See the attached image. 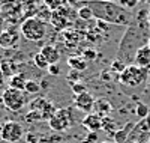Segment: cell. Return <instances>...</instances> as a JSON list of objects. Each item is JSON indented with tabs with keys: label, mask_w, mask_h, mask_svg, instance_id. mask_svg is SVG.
Wrapping results in <instances>:
<instances>
[{
	"label": "cell",
	"mask_w": 150,
	"mask_h": 143,
	"mask_svg": "<svg viewBox=\"0 0 150 143\" xmlns=\"http://www.w3.org/2000/svg\"><path fill=\"white\" fill-rule=\"evenodd\" d=\"M149 38H150L149 11H141L138 15H135L134 24H131L125 32V35L122 36L116 59L122 60L126 65H134L135 54L138 53L141 47L147 45Z\"/></svg>",
	"instance_id": "1"
},
{
	"label": "cell",
	"mask_w": 150,
	"mask_h": 143,
	"mask_svg": "<svg viewBox=\"0 0 150 143\" xmlns=\"http://www.w3.org/2000/svg\"><path fill=\"white\" fill-rule=\"evenodd\" d=\"M84 5L90 6L93 15L98 21L116 26H126L129 27L135 21V15L120 3L116 2H105V0H89Z\"/></svg>",
	"instance_id": "2"
},
{
	"label": "cell",
	"mask_w": 150,
	"mask_h": 143,
	"mask_svg": "<svg viewBox=\"0 0 150 143\" xmlns=\"http://www.w3.org/2000/svg\"><path fill=\"white\" fill-rule=\"evenodd\" d=\"M21 35L32 42L41 41L47 35V23L38 20L36 17H30L21 24Z\"/></svg>",
	"instance_id": "3"
},
{
	"label": "cell",
	"mask_w": 150,
	"mask_h": 143,
	"mask_svg": "<svg viewBox=\"0 0 150 143\" xmlns=\"http://www.w3.org/2000/svg\"><path fill=\"white\" fill-rule=\"evenodd\" d=\"M149 71L144 68H140L137 65H128L125 71L119 75V82L123 86H129V87H137L143 84L147 80Z\"/></svg>",
	"instance_id": "4"
},
{
	"label": "cell",
	"mask_w": 150,
	"mask_h": 143,
	"mask_svg": "<svg viewBox=\"0 0 150 143\" xmlns=\"http://www.w3.org/2000/svg\"><path fill=\"white\" fill-rule=\"evenodd\" d=\"M0 101L3 102V106H5L8 110H11V112H18V110H21V109L24 107V104H26V97H24L23 90L8 87V89L3 90Z\"/></svg>",
	"instance_id": "5"
},
{
	"label": "cell",
	"mask_w": 150,
	"mask_h": 143,
	"mask_svg": "<svg viewBox=\"0 0 150 143\" xmlns=\"http://www.w3.org/2000/svg\"><path fill=\"white\" fill-rule=\"evenodd\" d=\"M72 110L71 109H60L54 113V116L48 121V125L54 131H65L72 127Z\"/></svg>",
	"instance_id": "6"
},
{
	"label": "cell",
	"mask_w": 150,
	"mask_h": 143,
	"mask_svg": "<svg viewBox=\"0 0 150 143\" xmlns=\"http://www.w3.org/2000/svg\"><path fill=\"white\" fill-rule=\"evenodd\" d=\"M23 127L15 122V121H8L2 125L0 128V137H2L5 142H9V143H17L21 140L23 137Z\"/></svg>",
	"instance_id": "7"
},
{
	"label": "cell",
	"mask_w": 150,
	"mask_h": 143,
	"mask_svg": "<svg viewBox=\"0 0 150 143\" xmlns=\"http://www.w3.org/2000/svg\"><path fill=\"white\" fill-rule=\"evenodd\" d=\"M29 110H35V112H39L42 114V119L44 121H50L54 116V113L57 112L54 109V106L50 102L47 98H36L29 104Z\"/></svg>",
	"instance_id": "8"
},
{
	"label": "cell",
	"mask_w": 150,
	"mask_h": 143,
	"mask_svg": "<svg viewBox=\"0 0 150 143\" xmlns=\"http://www.w3.org/2000/svg\"><path fill=\"white\" fill-rule=\"evenodd\" d=\"M95 98L92 94L89 92H84V94H80L75 97V107H77L78 110L81 112H86L87 114H89L92 110H93V106H95Z\"/></svg>",
	"instance_id": "9"
},
{
	"label": "cell",
	"mask_w": 150,
	"mask_h": 143,
	"mask_svg": "<svg viewBox=\"0 0 150 143\" xmlns=\"http://www.w3.org/2000/svg\"><path fill=\"white\" fill-rule=\"evenodd\" d=\"M134 65L150 71V47L149 45H144V47H141L138 50V53L135 54Z\"/></svg>",
	"instance_id": "10"
},
{
	"label": "cell",
	"mask_w": 150,
	"mask_h": 143,
	"mask_svg": "<svg viewBox=\"0 0 150 143\" xmlns=\"http://www.w3.org/2000/svg\"><path fill=\"white\" fill-rule=\"evenodd\" d=\"M83 127H86L89 131L98 133L99 129H102V118L98 116L96 113H89L83 119Z\"/></svg>",
	"instance_id": "11"
},
{
	"label": "cell",
	"mask_w": 150,
	"mask_h": 143,
	"mask_svg": "<svg viewBox=\"0 0 150 143\" xmlns=\"http://www.w3.org/2000/svg\"><path fill=\"white\" fill-rule=\"evenodd\" d=\"M17 41H18V32L15 29H9L6 32H2V35H0V47L2 48L15 47Z\"/></svg>",
	"instance_id": "12"
},
{
	"label": "cell",
	"mask_w": 150,
	"mask_h": 143,
	"mask_svg": "<svg viewBox=\"0 0 150 143\" xmlns=\"http://www.w3.org/2000/svg\"><path fill=\"white\" fill-rule=\"evenodd\" d=\"M39 53L47 59V62L50 63V65H54V63H59V60H60V53H59V50L54 47V45H51V44H47V45H44L42 48H41V51Z\"/></svg>",
	"instance_id": "13"
},
{
	"label": "cell",
	"mask_w": 150,
	"mask_h": 143,
	"mask_svg": "<svg viewBox=\"0 0 150 143\" xmlns=\"http://www.w3.org/2000/svg\"><path fill=\"white\" fill-rule=\"evenodd\" d=\"M93 110L98 116H101V118H105L108 116L111 112H112V106L110 104V101L107 98H99L95 101V106H93Z\"/></svg>",
	"instance_id": "14"
},
{
	"label": "cell",
	"mask_w": 150,
	"mask_h": 143,
	"mask_svg": "<svg viewBox=\"0 0 150 143\" xmlns=\"http://www.w3.org/2000/svg\"><path fill=\"white\" fill-rule=\"evenodd\" d=\"M135 124L132 122H128L126 127H123L122 129H117V131H114V142L116 143H126L131 133H132V129H134Z\"/></svg>",
	"instance_id": "15"
},
{
	"label": "cell",
	"mask_w": 150,
	"mask_h": 143,
	"mask_svg": "<svg viewBox=\"0 0 150 143\" xmlns=\"http://www.w3.org/2000/svg\"><path fill=\"white\" fill-rule=\"evenodd\" d=\"M18 66L20 65H15L12 60H3L0 62V71L2 74L5 75V79H11V77H14L15 74H18Z\"/></svg>",
	"instance_id": "16"
},
{
	"label": "cell",
	"mask_w": 150,
	"mask_h": 143,
	"mask_svg": "<svg viewBox=\"0 0 150 143\" xmlns=\"http://www.w3.org/2000/svg\"><path fill=\"white\" fill-rule=\"evenodd\" d=\"M26 84H27V79L23 72H18V74H15L14 77L9 79V87H12V89L24 90L26 89Z\"/></svg>",
	"instance_id": "17"
},
{
	"label": "cell",
	"mask_w": 150,
	"mask_h": 143,
	"mask_svg": "<svg viewBox=\"0 0 150 143\" xmlns=\"http://www.w3.org/2000/svg\"><path fill=\"white\" fill-rule=\"evenodd\" d=\"M68 65L71 66V69H75V71H86L87 69V60L83 57V56H72L68 59Z\"/></svg>",
	"instance_id": "18"
},
{
	"label": "cell",
	"mask_w": 150,
	"mask_h": 143,
	"mask_svg": "<svg viewBox=\"0 0 150 143\" xmlns=\"http://www.w3.org/2000/svg\"><path fill=\"white\" fill-rule=\"evenodd\" d=\"M78 18H81L84 21H90L92 18H95L93 11L90 9V6H87V5L80 6V9H78Z\"/></svg>",
	"instance_id": "19"
},
{
	"label": "cell",
	"mask_w": 150,
	"mask_h": 143,
	"mask_svg": "<svg viewBox=\"0 0 150 143\" xmlns=\"http://www.w3.org/2000/svg\"><path fill=\"white\" fill-rule=\"evenodd\" d=\"M33 62H35V65H36V68H39V69H48V66H50V63L47 62V59H45L41 53H36V54H35Z\"/></svg>",
	"instance_id": "20"
},
{
	"label": "cell",
	"mask_w": 150,
	"mask_h": 143,
	"mask_svg": "<svg viewBox=\"0 0 150 143\" xmlns=\"http://www.w3.org/2000/svg\"><path fill=\"white\" fill-rule=\"evenodd\" d=\"M116 128V121L110 118V116H105V118H102V129L107 133H112Z\"/></svg>",
	"instance_id": "21"
},
{
	"label": "cell",
	"mask_w": 150,
	"mask_h": 143,
	"mask_svg": "<svg viewBox=\"0 0 150 143\" xmlns=\"http://www.w3.org/2000/svg\"><path fill=\"white\" fill-rule=\"evenodd\" d=\"M135 113H137V116H138L140 119H146L149 116V113H150V110H149V107L146 106L144 102H138L137 107H135Z\"/></svg>",
	"instance_id": "22"
},
{
	"label": "cell",
	"mask_w": 150,
	"mask_h": 143,
	"mask_svg": "<svg viewBox=\"0 0 150 143\" xmlns=\"http://www.w3.org/2000/svg\"><path fill=\"white\" fill-rule=\"evenodd\" d=\"M24 90L27 94H38V92H41V84L36 80H27V84H26V89Z\"/></svg>",
	"instance_id": "23"
},
{
	"label": "cell",
	"mask_w": 150,
	"mask_h": 143,
	"mask_svg": "<svg viewBox=\"0 0 150 143\" xmlns=\"http://www.w3.org/2000/svg\"><path fill=\"white\" fill-rule=\"evenodd\" d=\"M128 65L126 63H123L122 60H119V59H114L111 62V71H114L117 75H120L123 71H125V68H126Z\"/></svg>",
	"instance_id": "24"
},
{
	"label": "cell",
	"mask_w": 150,
	"mask_h": 143,
	"mask_svg": "<svg viewBox=\"0 0 150 143\" xmlns=\"http://www.w3.org/2000/svg\"><path fill=\"white\" fill-rule=\"evenodd\" d=\"M44 2H45V5L51 9V11H57V9H60L62 6H65L68 0H44Z\"/></svg>",
	"instance_id": "25"
},
{
	"label": "cell",
	"mask_w": 150,
	"mask_h": 143,
	"mask_svg": "<svg viewBox=\"0 0 150 143\" xmlns=\"http://www.w3.org/2000/svg\"><path fill=\"white\" fill-rule=\"evenodd\" d=\"M26 121H27V122H38V121H42V114H41L39 112L29 110V113L26 114Z\"/></svg>",
	"instance_id": "26"
},
{
	"label": "cell",
	"mask_w": 150,
	"mask_h": 143,
	"mask_svg": "<svg viewBox=\"0 0 150 143\" xmlns=\"http://www.w3.org/2000/svg\"><path fill=\"white\" fill-rule=\"evenodd\" d=\"M87 87H86V84L84 83H74L72 84V92L75 94V97H77V95H80V94H84V92H87V90H86Z\"/></svg>",
	"instance_id": "27"
},
{
	"label": "cell",
	"mask_w": 150,
	"mask_h": 143,
	"mask_svg": "<svg viewBox=\"0 0 150 143\" xmlns=\"http://www.w3.org/2000/svg\"><path fill=\"white\" fill-rule=\"evenodd\" d=\"M96 56H98V53H96L93 48H87V50H84V53H83V57L86 60H95Z\"/></svg>",
	"instance_id": "28"
},
{
	"label": "cell",
	"mask_w": 150,
	"mask_h": 143,
	"mask_svg": "<svg viewBox=\"0 0 150 143\" xmlns=\"http://www.w3.org/2000/svg\"><path fill=\"white\" fill-rule=\"evenodd\" d=\"M120 5L123 6V8H126V9H134L137 5H140L138 3V0H120Z\"/></svg>",
	"instance_id": "29"
},
{
	"label": "cell",
	"mask_w": 150,
	"mask_h": 143,
	"mask_svg": "<svg viewBox=\"0 0 150 143\" xmlns=\"http://www.w3.org/2000/svg\"><path fill=\"white\" fill-rule=\"evenodd\" d=\"M47 71H48V74H50V75L57 77V75L60 74V71H62V69H60V65H59V63H54V65H50Z\"/></svg>",
	"instance_id": "30"
},
{
	"label": "cell",
	"mask_w": 150,
	"mask_h": 143,
	"mask_svg": "<svg viewBox=\"0 0 150 143\" xmlns=\"http://www.w3.org/2000/svg\"><path fill=\"white\" fill-rule=\"evenodd\" d=\"M68 80L71 82V84H74V83H78V82H80V72H78V71H75V69H72V71L69 72Z\"/></svg>",
	"instance_id": "31"
},
{
	"label": "cell",
	"mask_w": 150,
	"mask_h": 143,
	"mask_svg": "<svg viewBox=\"0 0 150 143\" xmlns=\"http://www.w3.org/2000/svg\"><path fill=\"white\" fill-rule=\"evenodd\" d=\"M101 79L105 80V82H110V80H111V74H110L108 71H104V72L101 74Z\"/></svg>",
	"instance_id": "32"
},
{
	"label": "cell",
	"mask_w": 150,
	"mask_h": 143,
	"mask_svg": "<svg viewBox=\"0 0 150 143\" xmlns=\"http://www.w3.org/2000/svg\"><path fill=\"white\" fill-rule=\"evenodd\" d=\"M87 139H90V140H93V142H98V133L89 131V134H87Z\"/></svg>",
	"instance_id": "33"
},
{
	"label": "cell",
	"mask_w": 150,
	"mask_h": 143,
	"mask_svg": "<svg viewBox=\"0 0 150 143\" xmlns=\"http://www.w3.org/2000/svg\"><path fill=\"white\" fill-rule=\"evenodd\" d=\"M33 137H36V136H35V134H30V133H29V134H27V142H29V143H36V140H35Z\"/></svg>",
	"instance_id": "34"
},
{
	"label": "cell",
	"mask_w": 150,
	"mask_h": 143,
	"mask_svg": "<svg viewBox=\"0 0 150 143\" xmlns=\"http://www.w3.org/2000/svg\"><path fill=\"white\" fill-rule=\"evenodd\" d=\"M3 86H5V75L0 71V87H3Z\"/></svg>",
	"instance_id": "35"
},
{
	"label": "cell",
	"mask_w": 150,
	"mask_h": 143,
	"mask_svg": "<svg viewBox=\"0 0 150 143\" xmlns=\"http://www.w3.org/2000/svg\"><path fill=\"white\" fill-rule=\"evenodd\" d=\"M68 2H71V3H80V2L86 3V2H89V0H68Z\"/></svg>",
	"instance_id": "36"
},
{
	"label": "cell",
	"mask_w": 150,
	"mask_h": 143,
	"mask_svg": "<svg viewBox=\"0 0 150 143\" xmlns=\"http://www.w3.org/2000/svg\"><path fill=\"white\" fill-rule=\"evenodd\" d=\"M81 143H98V142H93V140H90V139H87V137H86Z\"/></svg>",
	"instance_id": "37"
},
{
	"label": "cell",
	"mask_w": 150,
	"mask_h": 143,
	"mask_svg": "<svg viewBox=\"0 0 150 143\" xmlns=\"http://www.w3.org/2000/svg\"><path fill=\"white\" fill-rule=\"evenodd\" d=\"M147 2H149V0H138L140 5H144V3H147Z\"/></svg>",
	"instance_id": "38"
},
{
	"label": "cell",
	"mask_w": 150,
	"mask_h": 143,
	"mask_svg": "<svg viewBox=\"0 0 150 143\" xmlns=\"http://www.w3.org/2000/svg\"><path fill=\"white\" fill-rule=\"evenodd\" d=\"M105 2H116V3H120V0H105Z\"/></svg>",
	"instance_id": "39"
},
{
	"label": "cell",
	"mask_w": 150,
	"mask_h": 143,
	"mask_svg": "<svg viewBox=\"0 0 150 143\" xmlns=\"http://www.w3.org/2000/svg\"><path fill=\"white\" fill-rule=\"evenodd\" d=\"M149 27H150V9H149Z\"/></svg>",
	"instance_id": "40"
},
{
	"label": "cell",
	"mask_w": 150,
	"mask_h": 143,
	"mask_svg": "<svg viewBox=\"0 0 150 143\" xmlns=\"http://www.w3.org/2000/svg\"><path fill=\"white\" fill-rule=\"evenodd\" d=\"M32 2H42V0H32Z\"/></svg>",
	"instance_id": "41"
},
{
	"label": "cell",
	"mask_w": 150,
	"mask_h": 143,
	"mask_svg": "<svg viewBox=\"0 0 150 143\" xmlns=\"http://www.w3.org/2000/svg\"><path fill=\"white\" fill-rule=\"evenodd\" d=\"M102 143H111V142H102Z\"/></svg>",
	"instance_id": "42"
}]
</instances>
